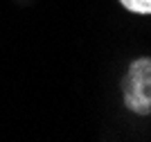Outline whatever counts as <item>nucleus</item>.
<instances>
[{"label":"nucleus","instance_id":"obj_2","mask_svg":"<svg viewBox=\"0 0 151 142\" xmlns=\"http://www.w3.org/2000/svg\"><path fill=\"white\" fill-rule=\"evenodd\" d=\"M133 14H151V0H120Z\"/></svg>","mask_w":151,"mask_h":142},{"label":"nucleus","instance_id":"obj_1","mask_svg":"<svg viewBox=\"0 0 151 142\" xmlns=\"http://www.w3.org/2000/svg\"><path fill=\"white\" fill-rule=\"evenodd\" d=\"M124 104L138 115L151 113V59H138L122 81Z\"/></svg>","mask_w":151,"mask_h":142}]
</instances>
